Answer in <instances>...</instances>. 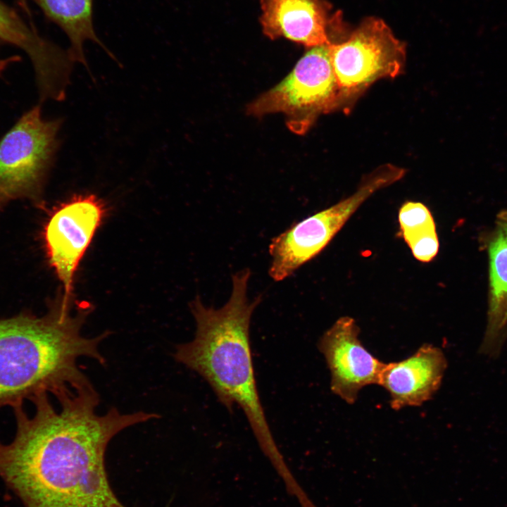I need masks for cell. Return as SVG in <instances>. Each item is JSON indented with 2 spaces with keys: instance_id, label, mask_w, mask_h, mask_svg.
<instances>
[{
  "instance_id": "12",
  "label": "cell",
  "mask_w": 507,
  "mask_h": 507,
  "mask_svg": "<svg viewBox=\"0 0 507 507\" xmlns=\"http://www.w3.org/2000/svg\"><path fill=\"white\" fill-rule=\"evenodd\" d=\"M263 33L312 48L332 44L328 27L330 5L325 0H260Z\"/></svg>"
},
{
  "instance_id": "6",
  "label": "cell",
  "mask_w": 507,
  "mask_h": 507,
  "mask_svg": "<svg viewBox=\"0 0 507 507\" xmlns=\"http://www.w3.org/2000/svg\"><path fill=\"white\" fill-rule=\"evenodd\" d=\"M339 89V109L349 111L374 82L403 70L406 46L381 20L370 18L344 41L329 45Z\"/></svg>"
},
{
  "instance_id": "16",
  "label": "cell",
  "mask_w": 507,
  "mask_h": 507,
  "mask_svg": "<svg viewBox=\"0 0 507 507\" xmlns=\"http://www.w3.org/2000/svg\"><path fill=\"white\" fill-rule=\"evenodd\" d=\"M18 6L21 10L30 18L31 16V11L29 6L30 0H15Z\"/></svg>"
},
{
  "instance_id": "18",
  "label": "cell",
  "mask_w": 507,
  "mask_h": 507,
  "mask_svg": "<svg viewBox=\"0 0 507 507\" xmlns=\"http://www.w3.org/2000/svg\"></svg>"
},
{
  "instance_id": "9",
  "label": "cell",
  "mask_w": 507,
  "mask_h": 507,
  "mask_svg": "<svg viewBox=\"0 0 507 507\" xmlns=\"http://www.w3.org/2000/svg\"><path fill=\"white\" fill-rule=\"evenodd\" d=\"M359 332L353 318L342 316L318 343L330 372L332 392L349 404L356 401L362 388L378 384L385 365L365 348Z\"/></svg>"
},
{
  "instance_id": "3",
  "label": "cell",
  "mask_w": 507,
  "mask_h": 507,
  "mask_svg": "<svg viewBox=\"0 0 507 507\" xmlns=\"http://www.w3.org/2000/svg\"><path fill=\"white\" fill-rule=\"evenodd\" d=\"M70 304L62 297L43 316L22 313L0 320V408L91 384L78 367L80 358L104 364L99 344L109 332L84 337L89 309L79 306L73 313Z\"/></svg>"
},
{
  "instance_id": "4",
  "label": "cell",
  "mask_w": 507,
  "mask_h": 507,
  "mask_svg": "<svg viewBox=\"0 0 507 507\" xmlns=\"http://www.w3.org/2000/svg\"><path fill=\"white\" fill-rule=\"evenodd\" d=\"M62 118L46 120L40 105L25 112L0 139V199L41 204L54 163Z\"/></svg>"
},
{
  "instance_id": "5",
  "label": "cell",
  "mask_w": 507,
  "mask_h": 507,
  "mask_svg": "<svg viewBox=\"0 0 507 507\" xmlns=\"http://www.w3.org/2000/svg\"><path fill=\"white\" fill-rule=\"evenodd\" d=\"M339 109V89L329 45L311 48L280 83L249 104L254 116L281 113L288 127L305 133L322 114Z\"/></svg>"
},
{
  "instance_id": "7",
  "label": "cell",
  "mask_w": 507,
  "mask_h": 507,
  "mask_svg": "<svg viewBox=\"0 0 507 507\" xmlns=\"http://www.w3.org/2000/svg\"><path fill=\"white\" fill-rule=\"evenodd\" d=\"M106 214V206L94 194L76 195L56 207L44 229L47 256L70 299L79 263Z\"/></svg>"
},
{
  "instance_id": "11",
  "label": "cell",
  "mask_w": 507,
  "mask_h": 507,
  "mask_svg": "<svg viewBox=\"0 0 507 507\" xmlns=\"http://www.w3.org/2000/svg\"><path fill=\"white\" fill-rule=\"evenodd\" d=\"M446 368L442 350L425 344L408 358L385 363L378 384L389 394L394 410L419 406L439 389Z\"/></svg>"
},
{
  "instance_id": "1",
  "label": "cell",
  "mask_w": 507,
  "mask_h": 507,
  "mask_svg": "<svg viewBox=\"0 0 507 507\" xmlns=\"http://www.w3.org/2000/svg\"><path fill=\"white\" fill-rule=\"evenodd\" d=\"M47 392L11 407L15 433L10 443L0 441V478L24 507H125L108 481L105 453L110 441L128 427L158 418L144 411L122 413L111 408L99 415V394L92 384Z\"/></svg>"
},
{
  "instance_id": "14",
  "label": "cell",
  "mask_w": 507,
  "mask_h": 507,
  "mask_svg": "<svg viewBox=\"0 0 507 507\" xmlns=\"http://www.w3.org/2000/svg\"><path fill=\"white\" fill-rule=\"evenodd\" d=\"M44 15L57 25L70 42L68 49L73 61L88 65L83 50L84 42L92 41L115 59L112 53L97 37L93 25L94 0H33Z\"/></svg>"
},
{
  "instance_id": "13",
  "label": "cell",
  "mask_w": 507,
  "mask_h": 507,
  "mask_svg": "<svg viewBox=\"0 0 507 507\" xmlns=\"http://www.w3.org/2000/svg\"><path fill=\"white\" fill-rule=\"evenodd\" d=\"M489 246V305L481 354L496 358L507 338V211L500 213Z\"/></svg>"
},
{
  "instance_id": "2",
  "label": "cell",
  "mask_w": 507,
  "mask_h": 507,
  "mask_svg": "<svg viewBox=\"0 0 507 507\" xmlns=\"http://www.w3.org/2000/svg\"><path fill=\"white\" fill-rule=\"evenodd\" d=\"M250 276L249 269L232 275L230 297L220 308L204 306L199 298L192 302L195 335L175 346L174 357L204 378L228 411L232 412L235 405L242 409L262 452L286 480L292 472L275 442L255 379L249 329L261 296L249 300Z\"/></svg>"
},
{
  "instance_id": "17",
  "label": "cell",
  "mask_w": 507,
  "mask_h": 507,
  "mask_svg": "<svg viewBox=\"0 0 507 507\" xmlns=\"http://www.w3.org/2000/svg\"><path fill=\"white\" fill-rule=\"evenodd\" d=\"M1 204H2V202H1V199H0V206H1Z\"/></svg>"
},
{
  "instance_id": "15",
  "label": "cell",
  "mask_w": 507,
  "mask_h": 507,
  "mask_svg": "<svg viewBox=\"0 0 507 507\" xmlns=\"http://www.w3.org/2000/svg\"><path fill=\"white\" fill-rule=\"evenodd\" d=\"M399 222L413 256L421 262L431 261L439 251V244L428 208L420 202L407 201L399 209Z\"/></svg>"
},
{
  "instance_id": "10",
  "label": "cell",
  "mask_w": 507,
  "mask_h": 507,
  "mask_svg": "<svg viewBox=\"0 0 507 507\" xmlns=\"http://www.w3.org/2000/svg\"><path fill=\"white\" fill-rule=\"evenodd\" d=\"M0 42L18 47L28 56L41 99H57L65 93L74 63L68 51L42 37L32 23H27L2 0Z\"/></svg>"
},
{
  "instance_id": "8",
  "label": "cell",
  "mask_w": 507,
  "mask_h": 507,
  "mask_svg": "<svg viewBox=\"0 0 507 507\" xmlns=\"http://www.w3.org/2000/svg\"><path fill=\"white\" fill-rule=\"evenodd\" d=\"M356 201L347 197L320 211L271 239L270 277L279 282L290 277L301 265L316 257L357 211Z\"/></svg>"
}]
</instances>
